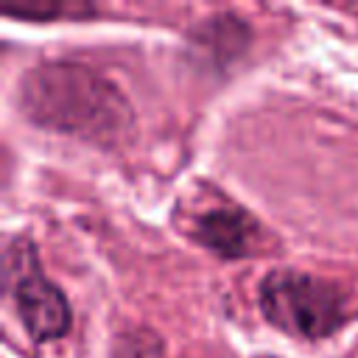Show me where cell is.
Listing matches in <instances>:
<instances>
[{
    "instance_id": "6da1fadb",
    "label": "cell",
    "mask_w": 358,
    "mask_h": 358,
    "mask_svg": "<svg viewBox=\"0 0 358 358\" xmlns=\"http://www.w3.org/2000/svg\"><path fill=\"white\" fill-rule=\"evenodd\" d=\"M25 115L48 129L112 145L131 131L126 95L98 70L78 62H39L20 81Z\"/></svg>"
},
{
    "instance_id": "5b68a950",
    "label": "cell",
    "mask_w": 358,
    "mask_h": 358,
    "mask_svg": "<svg viewBox=\"0 0 358 358\" xmlns=\"http://www.w3.org/2000/svg\"><path fill=\"white\" fill-rule=\"evenodd\" d=\"M3 14L8 17H25V20H59V17H90L95 14L92 3L84 0H20V3H6Z\"/></svg>"
},
{
    "instance_id": "3957f363",
    "label": "cell",
    "mask_w": 358,
    "mask_h": 358,
    "mask_svg": "<svg viewBox=\"0 0 358 358\" xmlns=\"http://www.w3.org/2000/svg\"><path fill=\"white\" fill-rule=\"evenodd\" d=\"M17 280L11 282V296L22 327L36 341L59 338L70 330V305L56 282H50L34 263L11 268Z\"/></svg>"
},
{
    "instance_id": "7a4b0ae2",
    "label": "cell",
    "mask_w": 358,
    "mask_h": 358,
    "mask_svg": "<svg viewBox=\"0 0 358 358\" xmlns=\"http://www.w3.org/2000/svg\"><path fill=\"white\" fill-rule=\"evenodd\" d=\"M257 302L263 316L282 333L324 338L344 324V296L333 282L296 268H277L260 280Z\"/></svg>"
},
{
    "instance_id": "277c9868",
    "label": "cell",
    "mask_w": 358,
    "mask_h": 358,
    "mask_svg": "<svg viewBox=\"0 0 358 358\" xmlns=\"http://www.w3.org/2000/svg\"><path fill=\"white\" fill-rule=\"evenodd\" d=\"M196 229H199V241L221 257H243V255L255 252V243L260 235L255 215H249L246 210L232 207V204L207 210L199 218Z\"/></svg>"
}]
</instances>
